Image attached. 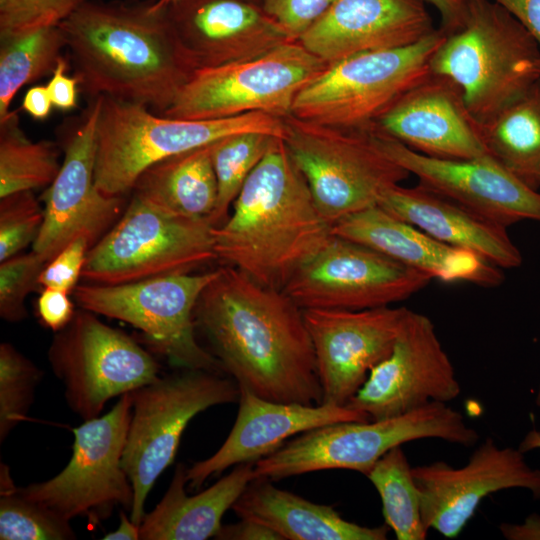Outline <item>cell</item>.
I'll use <instances>...</instances> for the list:
<instances>
[{"mask_svg":"<svg viewBox=\"0 0 540 540\" xmlns=\"http://www.w3.org/2000/svg\"><path fill=\"white\" fill-rule=\"evenodd\" d=\"M194 319L239 387L271 401L322 403L303 309L283 290L232 266L219 268L199 297Z\"/></svg>","mask_w":540,"mask_h":540,"instance_id":"cell-1","label":"cell"},{"mask_svg":"<svg viewBox=\"0 0 540 540\" xmlns=\"http://www.w3.org/2000/svg\"><path fill=\"white\" fill-rule=\"evenodd\" d=\"M58 26L79 90L91 99L163 114L198 69L157 0H88Z\"/></svg>","mask_w":540,"mask_h":540,"instance_id":"cell-2","label":"cell"},{"mask_svg":"<svg viewBox=\"0 0 540 540\" xmlns=\"http://www.w3.org/2000/svg\"><path fill=\"white\" fill-rule=\"evenodd\" d=\"M331 235L283 139L247 178L227 220L213 229L217 259L281 290Z\"/></svg>","mask_w":540,"mask_h":540,"instance_id":"cell-3","label":"cell"},{"mask_svg":"<svg viewBox=\"0 0 540 540\" xmlns=\"http://www.w3.org/2000/svg\"><path fill=\"white\" fill-rule=\"evenodd\" d=\"M430 72L451 80L483 124L540 80V47L494 0H465L464 23L434 52Z\"/></svg>","mask_w":540,"mask_h":540,"instance_id":"cell-4","label":"cell"},{"mask_svg":"<svg viewBox=\"0 0 540 540\" xmlns=\"http://www.w3.org/2000/svg\"><path fill=\"white\" fill-rule=\"evenodd\" d=\"M249 131L283 139L284 119L264 112L211 120L177 119L156 114L144 104L101 96L96 123V186L107 196H124L151 165Z\"/></svg>","mask_w":540,"mask_h":540,"instance_id":"cell-5","label":"cell"},{"mask_svg":"<svg viewBox=\"0 0 540 540\" xmlns=\"http://www.w3.org/2000/svg\"><path fill=\"white\" fill-rule=\"evenodd\" d=\"M425 438L471 447L479 434L459 411L447 403L432 402L396 417L339 422L304 432L256 461L254 475L273 482L329 469L366 475L392 448Z\"/></svg>","mask_w":540,"mask_h":540,"instance_id":"cell-6","label":"cell"},{"mask_svg":"<svg viewBox=\"0 0 540 540\" xmlns=\"http://www.w3.org/2000/svg\"><path fill=\"white\" fill-rule=\"evenodd\" d=\"M371 126L344 128L284 117L283 142L331 227L378 205L389 188L410 176L379 148Z\"/></svg>","mask_w":540,"mask_h":540,"instance_id":"cell-7","label":"cell"},{"mask_svg":"<svg viewBox=\"0 0 540 540\" xmlns=\"http://www.w3.org/2000/svg\"><path fill=\"white\" fill-rule=\"evenodd\" d=\"M130 393L132 413L122 467L133 488L130 518L140 525L147 496L174 461L189 422L210 407L238 402L240 388L224 373L183 369Z\"/></svg>","mask_w":540,"mask_h":540,"instance_id":"cell-8","label":"cell"},{"mask_svg":"<svg viewBox=\"0 0 540 540\" xmlns=\"http://www.w3.org/2000/svg\"><path fill=\"white\" fill-rule=\"evenodd\" d=\"M446 35L435 29L414 44L364 52L327 65L299 91L291 115L337 127H370L431 74V58Z\"/></svg>","mask_w":540,"mask_h":540,"instance_id":"cell-9","label":"cell"},{"mask_svg":"<svg viewBox=\"0 0 540 540\" xmlns=\"http://www.w3.org/2000/svg\"><path fill=\"white\" fill-rule=\"evenodd\" d=\"M213 229L209 219L178 216L133 194L123 215L88 251L82 278L116 285L192 273L217 259Z\"/></svg>","mask_w":540,"mask_h":540,"instance_id":"cell-10","label":"cell"},{"mask_svg":"<svg viewBox=\"0 0 540 540\" xmlns=\"http://www.w3.org/2000/svg\"><path fill=\"white\" fill-rule=\"evenodd\" d=\"M218 269L105 285L86 283L72 292L79 308L138 329L143 339L172 366L224 373L214 355L196 339L194 312ZM225 374V373H224Z\"/></svg>","mask_w":540,"mask_h":540,"instance_id":"cell-11","label":"cell"},{"mask_svg":"<svg viewBox=\"0 0 540 540\" xmlns=\"http://www.w3.org/2000/svg\"><path fill=\"white\" fill-rule=\"evenodd\" d=\"M326 66L291 41L255 58L197 69L161 115L211 120L264 112L284 118L299 91Z\"/></svg>","mask_w":540,"mask_h":540,"instance_id":"cell-12","label":"cell"},{"mask_svg":"<svg viewBox=\"0 0 540 540\" xmlns=\"http://www.w3.org/2000/svg\"><path fill=\"white\" fill-rule=\"evenodd\" d=\"M96 315L76 310L70 323L55 332L48 349L66 402L83 421L98 417L108 400L159 377V365L149 352Z\"/></svg>","mask_w":540,"mask_h":540,"instance_id":"cell-13","label":"cell"},{"mask_svg":"<svg viewBox=\"0 0 540 540\" xmlns=\"http://www.w3.org/2000/svg\"><path fill=\"white\" fill-rule=\"evenodd\" d=\"M131 413L129 392L105 415L73 429V453L60 473L18 491L69 521L86 517L97 524L117 506L131 510L133 488L122 467Z\"/></svg>","mask_w":540,"mask_h":540,"instance_id":"cell-14","label":"cell"},{"mask_svg":"<svg viewBox=\"0 0 540 540\" xmlns=\"http://www.w3.org/2000/svg\"><path fill=\"white\" fill-rule=\"evenodd\" d=\"M432 278L361 243L332 234L282 289L301 309L390 306Z\"/></svg>","mask_w":540,"mask_h":540,"instance_id":"cell-15","label":"cell"},{"mask_svg":"<svg viewBox=\"0 0 540 540\" xmlns=\"http://www.w3.org/2000/svg\"><path fill=\"white\" fill-rule=\"evenodd\" d=\"M461 393L431 319L407 309L390 355L376 365L348 406L371 420L396 417Z\"/></svg>","mask_w":540,"mask_h":540,"instance_id":"cell-16","label":"cell"},{"mask_svg":"<svg viewBox=\"0 0 540 540\" xmlns=\"http://www.w3.org/2000/svg\"><path fill=\"white\" fill-rule=\"evenodd\" d=\"M91 100L64 143L59 173L42 196L44 221L32 250L47 263L78 237H85L92 247L119 219L123 209V196H107L95 183L101 96Z\"/></svg>","mask_w":540,"mask_h":540,"instance_id":"cell-17","label":"cell"},{"mask_svg":"<svg viewBox=\"0 0 540 540\" xmlns=\"http://www.w3.org/2000/svg\"><path fill=\"white\" fill-rule=\"evenodd\" d=\"M425 527L456 538L481 501L501 490H528L540 500V469L532 468L518 448L497 445L486 438L468 462L454 468L444 461L412 467Z\"/></svg>","mask_w":540,"mask_h":540,"instance_id":"cell-18","label":"cell"},{"mask_svg":"<svg viewBox=\"0 0 540 540\" xmlns=\"http://www.w3.org/2000/svg\"><path fill=\"white\" fill-rule=\"evenodd\" d=\"M379 148L419 184L504 227L525 219L540 222V191L490 154L443 159L419 153L371 126Z\"/></svg>","mask_w":540,"mask_h":540,"instance_id":"cell-19","label":"cell"},{"mask_svg":"<svg viewBox=\"0 0 540 540\" xmlns=\"http://www.w3.org/2000/svg\"><path fill=\"white\" fill-rule=\"evenodd\" d=\"M408 308L304 309L322 403L347 405L394 346Z\"/></svg>","mask_w":540,"mask_h":540,"instance_id":"cell-20","label":"cell"},{"mask_svg":"<svg viewBox=\"0 0 540 540\" xmlns=\"http://www.w3.org/2000/svg\"><path fill=\"white\" fill-rule=\"evenodd\" d=\"M239 388V409L228 437L213 455L187 468V484L192 490L229 467L255 463L309 430L339 422L371 420L348 405L277 402Z\"/></svg>","mask_w":540,"mask_h":540,"instance_id":"cell-21","label":"cell"},{"mask_svg":"<svg viewBox=\"0 0 540 540\" xmlns=\"http://www.w3.org/2000/svg\"><path fill=\"white\" fill-rule=\"evenodd\" d=\"M167 11L198 69L255 58L296 41L262 5L245 0H173Z\"/></svg>","mask_w":540,"mask_h":540,"instance_id":"cell-22","label":"cell"},{"mask_svg":"<svg viewBox=\"0 0 540 540\" xmlns=\"http://www.w3.org/2000/svg\"><path fill=\"white\" fill-rule=\"evenodd\" d=\"M424 0H334L297 40L327 65L414 44L435 28Z\"/></svg>","mask_w":540,"mask_h":540,"instance_id":"cell-23","label":"cell"},{"mask_svg":"<svg viewBox=\"0 0 540 540\" xmlns=\"http://www.w3.org/2000/svg\"><path fill=\"white\" fill-rule=\"evenodd\" d=\"M374 125L431 157L470 159L488 153L460 89L432 73L403 94Z\"/></svg>","mask_w":540,"mask_h":540,"instance_id":"cell-24","label":"cell"},{"mask_svg":"<svg viewBox=\"0 0 540 540\" xmlns=\"http://www.w3.org/2000/svg\"><path fill=\"white\" fill-rule=\"evenodd\" d=\"M332 234L368 246L385 256L444 282H468L497 287L501 268L476 253L435 239L388 213L379 205L337 221Z\"/></svg>","mask_w":540,"mask_h":540,"instance_id":"cell-25","label":"cell"},{"mask_svg":"<svg viewBox=\"0 0 540 540\" xmlns=\"http://www.w3.org/2000/svg\"><path fill=\"white\" fill-rule=\"evenodd\" d=\"M378 205L391 215L454 247L470 250L499 268H516L522 255L506 228L420 184L389 188Z\"/></svg>","mask_w":540,"mask_h":540,"instance_id":"cell-26","label":"cell"},{"mask_svg":"<svg viewBox=\"0 0 540 540\" xmlns=\"http://www.w3.org/2000/svg\"><path fill=\"white\" fill-rule=\"evenodd\" d=\"M240 519L263 524L282 540H385V524L367 527L344 519L331 505L309 501L276 487L271 480H252L231 508Z\"/></svg>","mask_w":540,"mask_h":540,"instance_id":"cell-27","label":"cell"},{"mask_svg":"<svg viewBox=\"0 0 540 540\" xmlns=\"http://www.w3.org/2000/svg\"><path fill=\"white\" fill-rule=\"evenodd\" d=\"M255 479L254 463H242L209 488L186 494L187 468L178 464L161 501L140 524L141 540H206L218 534L225 512Z\"/></svg>","mask_w":540,"mask_h":540,"instance_id":"cell-28","label":"cell"},{"mask_svg":"<svg viewBox=\"0 0 540 540\" xmlns=\"http://www.w3.org/2000/svg\"><path fill=\"white\" fill-rule=\"evenodd\" d=\"M132 191L172 214L210 220L218 198L210 144L151 165L138 177Z\"/></svg>","mask_w":540,"mask_h":540,"instance_id":"cell-29","label":"cell"},{"mask_svg":"<svg viewBox=\"0 0 540 540\" xmlns=\"http://www.w3.org/2000/svg\"><path fill=\"white\" fill-rule=\"evenodd\" d=\"M488 154L540 188V80L489 121L478 124Z\"/></svg>","mask_w":540,"mask_h":540,"instance_id":"cell-30","label":"cell"},{"mask_svg":"<svg viewBox=\"0 0 540 540\" xmlns=\"http://www.w3.org/2000/svg\"><path fill=\"white\" fill-rule=\"evenodd\" d=\"M61 164L55 143L25 136L17 111L0 119V198L48 187Z\"/></svg>","mask_w":540,"mask_h":540,"instance_id":"cell-31","label":"cell"},{"mask_svg":"<svg viewBox=\"0 0 540 540\" xmlns=\"http://www.w3.org/2000/svg\"><path fill=\"white\" fill-rule=\"evenodd\" d=\"M64 49L59 26L0 39V119L23 86L54 71Z\"/></svg>","mask_w":540,"mask_h":540,"instance_id":"cell-32","label":"cell"},{"mask_svg":"<svg viewBox=\"0 0 540 540\" xmlns=\"http://www.w3.org/2000/svg\"><path fill=\"white\" fill-rule=\"evenodd\" d=\"M377 490L385 524L398 540H424L428 529L412 467L401 446L385 453L366 474Z\"/></svg>","mask_w":540,"mask_h":540,"instance_id":"cell-33","label":"cell"},{"mask_svg":"<svg viewBox=\"0 0 540 540\" xmlns=\"http://www.w3.org/2000/svg\"><path fill=\"white\" fill-rule=\"evenodd\" d=\"M279 139L282 138L249 131L228 135L210 144L218 185L217 203L210 217L214 227L227 220L247 178Z\"/></svg>","mask_w":540,"mask_h":540,"instance_id":"cell-34","label":"cell"},{"mask_svg":"<svg viewBox=\"0 0 540 540\" xmlns=\"http://www.w3.org/2000/svg\"><path fill=\"white\" fill-rule=\"evenodd\" d=\"M1 540H73L70 521L18 491L9 469L0 472Z\"/></svg>","mask_w":540,"mask_h":540,"instance_id":"cell-35","label":"cell"},{"mask_svg":"<svg viewBox=\"0 0 540 540\" xmlns=\"http://www.w3.org/2000/svg\"><path fill=\"white\" fill-rule=\"evenodd\" d=\"M43 372L12 344H0V442L26 419Z\"/></svg>","mask_w":540,"mask_h":540,"instance_id":"cell-36","label":"cell"},{"mask_svg":"<svg viewBox=\"0 0 540 540\" xmlns=\"http://www.w3.org/2000/svg\"><path fill=\"white\" fill-rule=\"evenodd\" d=\"M44 208L33 191L10 194L0 201V262L18 255L36 240Z\"/></svg>","mask_w":540,"mask_h":540,"instance_id":"cell-37","label":"cell"},{"mask_svg":"<svg viewBox=\"0 0 540 540\" xmlns=\"http://www.w3.org/2000/svg\"><path fill=\"white\" fill-rule=\"evenodd\" d=\"M47 262L31 251L0 262V316L16 323L27 317L25 300L40 287L39 277Z\"/></svg>","mask_w":540,"mask_h":540,"instance_id":"cell-38","label":"cell"},{"mask_svg":"<svg viewBox=\"0 0 540 540\" xmlns=\"http://www.w3.org/2000/svg\"><path fill=\"white\" fill-rule=\"evenodd\" d=\"M88 0H0V39L58 26Z\"/></svg>","mask_w":540,"mask_h":540,"instance_id":"cell-39","label":"cell"},{"mask_svg":"<svg viewBox=\"0 0 540 540\" xmlns=\"http://www.w3.org/2000/svg\"><path fill=\"white\" fill-rule=\"evenodd\" d=\"M90 248L85 237L71 241L45 265L39 277L40 286L72 293L82 277Z\"/></svg>","mask_w":540,"mask_h":540,"instance_id":"cell-40","label":"cell"},{"mask_svg":"<svg viewBox=\"0 0 540 540\" xmlns=\"http://www.w3.org/2000/svg\"><path fill=\"white\" fill-rule=\"evenodd\" d=\"M333 2L334 0H263L262 7L297 41Z\"/></svg>","mask_w":540,"mask_h":540,"instance_id":"cell-41","label":"cell"},{"mask_svg":"<svg viewBox=\"0 0 540 540\" xmlns=\"http://www.w3.org/2000/svg\"><path fill=\"white\" fill-rule=\"evenodd\" d=\"M36 310L41 324L54 332L66 327L76 312L68 292L47 287L37 299Z\"/></svg>","mask_w":540,"mask_h":540,"instance_id":"cell-42","label":"cell"},{"mask_svg":"<svg viewBox=\"0 0 540 540\" xmlns=\"http://www.w3.org/2000/svg\"><path fill=\"white\" fill-rule=\"evenodd\" d=\"M68 62L64 56L60 58L46 85L53 107L61 110H70L77 106L78 81L74 76L66 74Z\"/></svg>","mask_w":540,"mask_h":540,"instance_id":"cell-43","label":"cell"},{"mask_svg":"<svg viewBox=\"0 0 540 540\" xmlns=\"http://www.w3.org/2000/svg\"><path fill=\"white\" fill-rule=\"evenodd\" d=\"M215 539L220 540H282L269 527L258 522L240 519L239 522L222 525Z\"/></svg>","mask_w":540,"mask_h":540,"instance_id":"cell-44","label":"cell"},{"mask_svg":"<svg viewBox=\"0 0 540 540\" xmlns=\"http://www.w3.org/2000/svg\"><path fill=\"white\" fill-rule=\"evenodd\" d=\"M510 12L540 47V0H494Z\"/></svg>","mask_w":540,"mask_h":540,"instance_id":"cell-45","label":"cell"},{"mask_svg":"<svg viewBox=\"0 0 540 540\" xmlns=\"http://www.w3.org/2000/svg\"><path fill=\"white\" fill-rule=\"evenodd\" d=\"M431 4L440 14L441 29L450 34L459 30L465 17V0H424Z\"/></svg>","mask_w":540,"mask_h":540,"instance_id":"cell-46","label":"cell"},{"mask_svg":"<svg viewBox=\"0 0 540 540\" xmlns=\"http://www.w3.org/2000/svg\"><path fill=\"white\" fill-rule=\"evenodd\" d=\"M53 104L47 86L31 87L25 94L21 108L37 120L48 117Z\"/></svg>","mask_w":540,"mask_h":540,"instance_id":"cell-47","label":"cell"},{"mask_svg":"<svg viewBox=\"0 0 540 540\" xmlns=\"http://www.w3.org/2000/svg\"><path fill=\"white\" fill-rule=\"evenodd\" d=\"M499 530L509 540H540V515L532 513L522 524L502 523Z\"/></svg>","mask_w":540,"mask_h":540,"instance_id":"cell-48","label":"cell"},{"mask_svg":"<svg viewBox=\"0 0 540 540\" xmlns=\"http://www.w3.org/2000/svg\"><path fill=\"white\" fill-rule=\"evenodd\" d=\"M103 540H138L140 539V525L135 524L126 513H120V524L116 530L107 533Z\"/></svg>","mask_w":540,"mask_h":540,"instance_id":"cell-49","label":"cell"},{"mask_svg":"<svg viewBox=\"0 0 540 540\" xmlns=\"http://www.w3.org/2000/svg\"><path fill=\"white\" fill-rule=\"evenodd\" d=\"M518 449L523 453L540 449V431L537 429L530 430L520 442Z\"/></svg>","mask_w":540,"mask_h":540,"instance_id":"cell-50","label":"cell"},{"mask_svg":"<svg viewBox=\"0 0 540 540\" xmlns=\"http://www.w3.org/2000/svg\"><path fill=\"white\" fill-rule=\"evenodd\" d=\"M535 404L540 408V386H539L537 395L535 397Z\"/></svg>","mask_w":540,"mask_h":540,"instance_id":"cell-51","label":"cell"},{"mask_svg":"<svg viewBox=\"0 0 540 540\" xmlns=\"http://www.w3.org/2000/svg\"><path fill=\"white\" fill-rule=\"evenodd\" d=\"M171 1H173V0H158L159 4H161V5H167Z\"/></svg>","mask_w":540,"mask_h":540,"instance_id":"cell-52","label":"cell"},{"mask_svg":"<svg viewBox=\"0 0 540 540\" xmlns=\"http://www.w3.org/2000/svg\"><path fill=\"white\" fill-rule=\"evenodd\" d=\"M245 1H249V2H252V3H256V4H259V5H262V1H263V0H245Z\"/></svg>","mask_w":540,"mask_h":540,"instance_id":"cell-53","label":"cell"}]
</instances>
